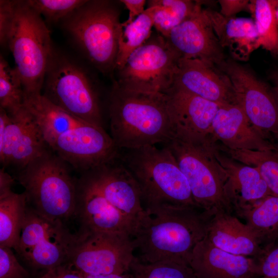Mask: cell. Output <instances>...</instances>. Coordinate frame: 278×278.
<instances>
[{"instance_id":"4","label":"cell","mask_w":278,"mask_h":278,"mask_svg":"<svg viewBox=\"0 0 278 278\" xmlns=\"http://www.w3.org/2000/svg\"><path fill=\"white\" fill-rule=\"evenodd\" d=\"M27 205L40 215L66 223L75 219L77 179L68 164L51 149L19 170Z\"/></svg>"},{"instance_id":"26","label":"cell","mask_w":278,"mask_h":278,"mask_svg":"<svg viewBox=\"0 0 278 278\" xmlns=\"http://www.w3.org/2000/svg\"><path fill=\"white\" fill-rule=\"evenodd\" d=\"M240 217L265 252L278 241V196L268 195Z\"/></svg>"},{"instance_id":"16","label":"cell","mask_w":278,"mask_h":278,"mask_svg":"<svg viewBox=\"0 0 278 278\" xmlns=\"http://www.w3.org/2000/svg\"><path fill=\"white\" fill-rule=\"evenodd\" d=\"M10 116L0 141V161L4 166L12 165L20 170L51 148L24 106Z\"/></svg>"},{"instance_id":"31","label":"cell","mask_w":278,"mask_h":278,"mask_svg":"<svg viewBox=\"0 0 278 278\" xmlns=\"http://www.w3.org/2000/svg\"><path fill=\"white\" fill-rule=\"evenodd\" d=\"M198 3L190 0L149 1L148 6L155 7L153 27L166 38L173 28L194 12Z\"/></svg>"},{"instance_id":"38","label":"cell","mask_w":278,"mask_h":278,"mask_svg":"<svg viewBox=\"0 0 278 278\" xmlns=\"http://www.w3.org/2000/svg\"><path fill=\"white\" fill-rule=\"evenodd\" d=\"M36 278H83L81 273L68 263L48 271Z\"/></svg>"},{"instance_id":"17","label":"cell","mask_w":278,"mask_h":278,"mask_svg":"<svg viewBox=\"0 0 278 278\" xmlns=\"http://www.w3.org/2000/svg\"><path fill=\"white\" fill-rule=\"evenodd\" d=\"M88 172L107 199L135 228L144 210L138 185L129 170L120 160L114 159Z\"/></svg>"},{"instance_id":"13","label":"cell","mask_w":278,"mask_h":278,"mask_svg":"<svg viewBox=\"0 0 278 278\" xmlns=\"http://www.w3.org/2000/svg\"><path fill=\"white\" fill-rule=\"evenodd\" d=\"M50 147L68 165L82 173L114 159L119 151L103 128L88 123L59 135Z\"/></svg>"},{"instance_id":"32","label":"cell","mask_w":278,"mask_h":278,"mask_svg":"<svg viewBox=\"0 0 278 278\" xmlns=\"http://www.w3.org/2000/svg\"><path fill=\"white\" fill-rule=\"evenodd\" d=\"M24 91L20 77L15 68L10 66L0 57V108L10 115L17 113L23 106Z\"/></svg>"},{"instance_id":"2","label":"cell","mask_w":278,"mask_h":278,"mask_svg":"<svg viewBox=\"0 0 278 278\" xmlns=\"http://www.w3.org/2000/svg\"><path fill=\"white\" fill-rule=\"evenodd\" d=\"M109 111L111 136L118 150L164 145L174 135L166 93L132 91L114 83Z\"/></svg>"},{"instance_id":"30","label":"cell","mask_w":278,"mask_h":278,"mask_svg":"<svg viewBox=\"0 0 278 278\" xmlns=\"http://www.w3.org/2000/svg\"><path fill=\"white\" fill-rule=\"evenodd\" d=\"M276 1H250L249 7L254 19L257 31V45L274 54H278V20Z\"/></svg>"},{"instance_id":"28","label":"cell","mask_w":278,"mask_h":278,"mask_svg":"<svg viewBox=\"0 0 278 278\" xmlns=\"http://www.w3.org/2000/svg\"><path fill=\"white\" fill-rule=\"evenodd\" d=\"M154 10V6H148L131 23L122 27L118 37L115 69H121L129 56L151 37Z\"/></svg>"},{"instance_id":"20","label":"cell","mask_w":278,"mask_h":278,"mask_svg":"<svg viewBox=\"0 0 278 278\" xmlns=\"http://www.w3.org/2000/svg\"><path fill=\"white\" fill-rule=\"evenodd\" d=\"M189 265L197 278H257L254 259L224 251L206 236L195 246Z\"/></svg>"},{"instance_id":"29","label":"cell","mask_w":278,"mask_h":278,"mask_svg":"<svg viewBox=\"0 0 278 278\" xmlns=\"http://www.w3.org/2000/svg\"><path fill=\"white\" fill-rule=\"evenodd\" d=\"M218 148L232 159L256 168L265 181L271 195L278 196V151L234 150L217 144Z\"/></svg>"},{"instance_id":"14","label":"cell","mask_w":278,"mask_h":278,"mask_svg":"<svg viewBox=\"0 0 278 278\" xmlns=\"http://www.w3.org/2000/svg\"><path fill=\"white\" fill-rule=\"evenodd\" d=\"M75 220L80 234L112 232L133 235L135 225L105 197L88 172L77 179Z\"/></svg>"},{"instance_id":"7","label":"cell","mask_w":278,"mask_h":278,"mask_svg":"<svg viewBox=\"0 0 278 278\" xmlns=\"http://www.w3.org/2000/svg\"><path fill=\"white\" fill-rule=\"evenodd\" d=\"M64 26L89 60L102 72L115 68L119 12L110 2L87 1L64 20Z\"/></svg>"},{"instance_id":"18","label":"cell","mask_w":278,"mask_h":278,"mask_svg":"<svg viewBox=\"0 0 278 278\" xmlns=\"http://www.w3.org/2000/svg\"><path fill=\"white\" fill-rule=\"evenodd\" d=\"M209 135L215 142L230 149H276L268 137L251 125L241 108L234 103L219 106Z\"/></svg>"},{"instance_id":"33","label":"cell","mask_w":278,"mask_h":278,"mask_svg":"<svg viewBox=\"0 0 278 278\" xmlns=\"http://www.w3.org/2000/svg\"><path fill=\"white\" fill-rule=\"evenodd\" d=\"M130 272L135 278H197L186 264L172 260L145 263L136 256L132 262Z\"/></svg>"},{"instance_id":"42","label":"cell","mask_w":278,"mask_h":278,"mask_svg":"<svg viewBox=\"0 0 278 278\" xmlns=\"http://www.w3.org/2000/svg\"><path fill=\"white\" fill-rule=\"evenodd\" d=\"M83 278H135L131 272L121 274L89 275L81 273Z\"/></svg>"},{"instance_id":"45","label":"cell","mask_w":278,"mask_h":278,"mask_svg":"<svg viewBox=\"0 0 278 278\" xmlns=\"http://www.w3.org/2000/svg\"><path fill=\"white\" fill-rule=\"evenodd\" d=\"M257 278H278V277H257Z\"/></svg>"},{"instance_id":"27","label":"cell","mask_w":278,"mask_h":278,"mask_svg":"<svg viewBox=\"0 0 278 278\" xmlns=\"http://www.w3.org/2000/svg\"><path fill=\"white\" fill-rule=\"evenodd\" d=\"M27 202L24 192H0V246L13 249L18 243Z\"/></svg>"},{"instance_id":"36","label":"cell","mask_w":278,"mask_h":278,"mask_svg":"<svg viewBox=\"0 0 278 278\" xmlns=\"http://www.w3.org/2000/svg\"><path fill=\"white\" fill-rule=\"evenodd\" d=\"M255 262L257 278L278 277V241Z\"/></svg>"},{"instance_id":"21","label":"cell","mask_w":278,"mask_h":278,"mask_svg":"<svg viewBox=\"0 0 278 278\" xmlns=\"http://www.w3.org/2000/svg\"><path fill=\"white\" fill-rule=\"evenodd\" d=\"M216 157L224 168L228 180L227 194L234 214L240 217L257 202L271 195L258 170L237 162L220 151L216 145Z\"/></svg>"},{"instance_id":"11","label":"cell","mask_w":278,"mask_h":278,"mask_svg":"<svg viewBox=\"0 0 278 278\" xmlns=\"http://www.w3.org/2000/svg\"><path fill=\"white\" fill-rule=\"evenodd\" d=\"M79 235L67 262L74 269L93 275L130 272L135 256L131 236L112 232H92Z\"/></svg>"},{"instance_id":"1","label":"cell","mask_w":278,"mask_h":278,"mask_svg":"<svg viewBox=\"0 0 278 278\" xmlns=\"http://www.w3.org/2000/svg\"><path fill=\"white\" fill-rule=\"evenodd\" d=\"M216 212L167 204L144 207L132 236L139 253L136 257L145 263L172 260L189 265L195 246L206 236Z\"/></svg>"},{"instance_id":"22","label":"cell","mask_w":278,"mask_h":278,"mask_svg":"<svg viewBox=\"0 0 278 278\" xmlns=\"http://www.w3.org/2000/svg\"><path fill=\"white\" fill-rule=\"evenodd\" d=\"M166 94L175 129L209 135L220 105L172 86Z\"/></svg>"},{"instance_id":"24","label":"cell","mask_w":278,"mask_h":278,"mask_svg":"<svg viewBox=\"0 0 278 278\" xmlns=\"http://www.w3.org/2000/svg\"><path fill=\"white\" fill-rule=\"evenodd\" d=\"M206 11L222 48L228 47L238 58L247 57L258 48L257 31L252 20L225 18L215 11Z\"/></svg>"},{"instance_id":"19","label":"cell","mask_w":278,"mask_h":278,"mask_svg":"<svg viewBox=\"0 0 278 278\" xmlns=\"http://www.w3.org/2000/svg\"><path fill=\"white\" fill-rule=\"evenodd\" d=\"M172 86L219 105L233 103L228 77L215 66L199 59L181 58Z\"/></svg>"},{"instance_id":"41","label":"cell","mask_w":278,"mask_h":278,"mask_svg":"<svg viewBox=\"0 0 278 278\" xmlns=\"http://www.w3.org/2000/svg\"><path fill=\"white\" fill-rule=\"evenodd\" d=\"M14 178L5 171L4 168L0 169V192L11 190Z\"/></svg>"},{"instance_id":"9","label":"cell","mask_w":278,"mask_h":278,"mask_svg":"<svg viewBox=\"0 0 278 278\" xmlns=\"http://www.w3.org/2000/svg\"><path fill=\"white\" fill-rule=\"evenodd\" d=\"M79 237L68 223L47 219L27 205L20 238L13 250L20 262L33 272H39V276L67 263Z\"/></svg>"},{"instance_id":"10","label":"cell","mask_w":278,"mask_h":278,"mask_svg":"<svg viewBox=\"0 0 278 278\" xmlns=\"http://www.w3.org/2000/svg\"><path fill=\"white\" fill-rule=\"evenodd\" d=\"M180 59L164 37L151 36L118 70L114 83L129 91L166 93L173 85Z\"/></svg>"},{"instance_id":"44","label":"cell","mask_w":278,"mask_h":278,"mask_svg":"<svg viewBox=\"0 0 278 278\" xmlns=\"http://www.w3.org/2000/svg\"><path fill=\"white\" fill-rule=\"evenodd\" d=\"M276 16L278 20V1H276Z\"/></svg>"},{"instance_id":"6","label":"cell","mask_w":278,"mask_h":278,"mask_svg":"<svg viewBox=\"0 0 278 278\" xmlns=\"http://www.w3.org/2000/svg\"><path fill=\"white\" fill-rule=\"evenodd\" d=\"M7 46L25 95L42 94L47 67L54 51L50 30L27 1H16L15 16Z\"/></svg>"},{"instance_id":"8","label":"cell","mask_w":278,"mask_h":278,"mask_svg":"<svg viewBox=\"0 0 278 278\" xmlns=\"http://www.w3.org/2000/svg\"><path fill=\"white\" fill-rule=\"evenodd\" d=\"M42 91L46 98L70 114L103 128L99 97L92 81L85 71L67 57L54 50Z\"/></svg>"},{"instance_id":"12","label":"cell","mask_w":278,"mask_h":278,"mask_svg":"<svg viewBox=\"0 0 278 278\" xmlns=\"http://www.w3.org/2000/svg\"><path fill=\"white\" fill-rule=\"evenodd\" d=\"M219 69L229 79L233 103L239 106L251 125L268 138L278 135V101L274 93L249 70L233 61Z\"/></svg>"},{"instance_id":"15","label":"cell","mask_w":278,"mask_h":278,"mask_svg":"<svg viewBox=\"0 0 278 278\" xmlns=\"http://www.w3.org/2000/svg\"><path fill=\"white\" fill-rule=\"evenodd\" d=\"M165 38L181 58L199 59L214 66L225 61L206 9L199 2L194 12Z\"/></svg>"},{"instance_id":"25","label":"cell","mask_w":278,"mask_h":278,"mask_svg":"<svg viewBox=\"0 0 278 278\" xmlns=\"http://www.w3.org/2000/svg\"><path fill=\"white\" fill-rule=\"evenodd\" d=\"M24 106L32 116L49 147L59 135L86 123L55 105L42 94L25 95Z\"/></svg>"},{"instance_id":"43","label":"cell","mask_w":278,"mask_h":278,"mask_svg":"<svg viewBox=\"0 0 278 278\" xmlns=\"http://www.w3.org/2000/svg\"><path fill=\"white\" fill-rule=\"evenodd\" d=\"M273 80L274 83V94L278 101V73L273 76Z\"/></svg>"},{"instance_id":"37","label":"cell","mask_w":278,"mask_h":278,"mask_svg":"<svg viewBox=\"0 0 278 278\" xmlns=\"http://www.w3.org/2000/svg\"><path fill=\"white\" fill-rule=\"evenodd\" d=\"M16 1H0V41L7 45L9 35L12 28L15 12Z\"/></svg>"},{"instance_id":"35","label":"cell","mask_w":278,"mask_h":278,"mask_svg":"<svg viewBox=\"0 0 278 278\" xmlns=\"http://www.w3.org/2000/svg\"><path fill=\"white\" fill-rule=\"evenodd\" d=\"M13 250L0 246V278H32L30 272L23 266Z\"/></svg>"},{"instance_id":"40","label":"cell","mask_w":278,"mask_h":278,"mask_svg":"<svg viewBox=\"0 0 278 278\" xmlns=\"http://www.w3.org/2000/svg\"><path fill=\"white\" fill-rule=\"evenodd\" d=\"M129 11V16L128 19L123 23H121L122 27L131 23L139 15L145 11V0H121L120 1Z\"/></svg>"},{"instance_id":"5","label":"cell","mask_w":278,"mask_h":278,"mask_svg":"<svg viewBox=\"0 0 278 278\" xmlns=\"http://www.w3.org/2000/svg\"><path fill=\"white\" fill-rule=\"evenodd\" d=\"M118 157L138 185L144 207L164 204L198 207L186 178L165 147L122 149Z\"/></svg>"},{"instance_id":"46","label":"cell","mask_w":278,"mask_h":278,"mask_svg":"<svg viewBox=\"0 0 278 278\" xmlns=\"http://www.w3.org/2000/svg\"><path fill=\"white\" fill-rule=\"evenodd\" d=\"M275 137L276 138V139L278 141V135H276Z\"/></svg>"},{"instance_id":"3","label":"cell","mask_w":278,"mask_h":278,"mask_svg":"<svg viewBox=\"0 0 278 278\" xmlns=\"http://www.w3.org/2000/svg\"><path fill=\"white\" fill-rule=\"evenodd\" d=\"M216 145L210 135L176 129L163 146L176 159L199 207L234 214L226 192L228 176L216 157Z\"/></svg>"},{"instance_id":"23","label":"cell","mask_w":278,"mask_h":278,"mask_svg":"<svg viewBox=\"0 0 278 278\" xmlns=\"http://www.w3.org/2000/svg\"><path fill=\"white\" fill-rule=\"evenodd\" d=\"M206 237L215 246L235 255L257 260L265 253L246 223L234 214L223 211L213 215Z\"/></svg>"},{"instance_id":"34","label":"cell","mask_w":278,"mask_h":278,"mask_svg":"<svg viewBox=\"0 0 278 278\" xmlns=\"http://www.w3.org/2000/svg\"><path fill=\"white\" fill-rule=\"evenodd\" d=\"M84 0H28V4L47 20L57 22L64 20L83 5Z\"/></svg>"},{"instance_id":"39","label":"cell","mask_w":278,"mask_h":278,"mask_svg":"<svg viewBox=\"0 0 278 278\" xmlns=\"http://www.w3.org/2000/svg\"><path fill=\"white\" fill-rule=\"evenodd\" d=\"M218 2L221 8L220 13L225 18H233L249 4V1L222 0Z\"/></svg>"}]
</instances>
